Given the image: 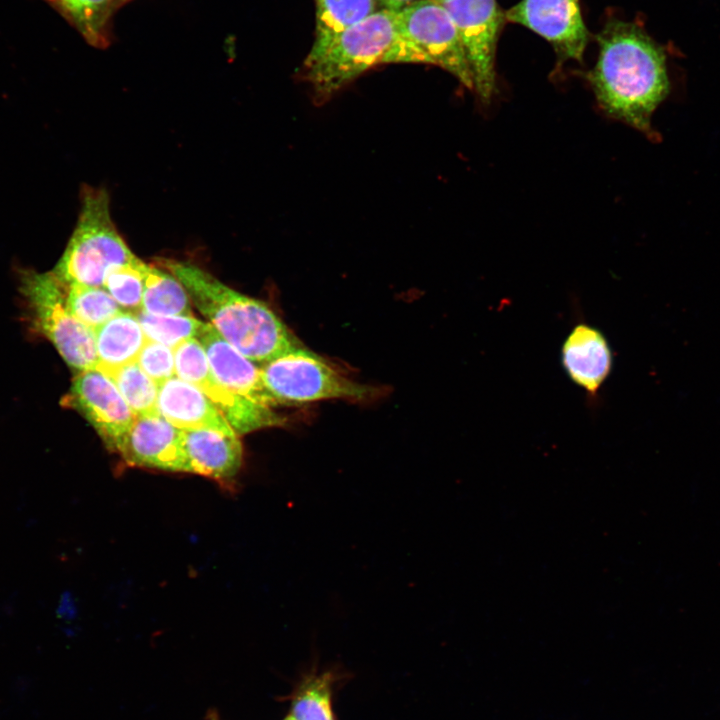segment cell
Instances as JSON below:
<instances>
[{
  "mask_svg": "<svg viewBox=\"0 0 720 720\" xmlns=\"http://www.w3.org/2000/svg\"><path fill=\"white\" fill-rule=\"evenodd\" d=\"M599 55L588 74L608 116L650 133L651 117L669 92L665 54L640 27L614 20L598 34Z\"/></svg>",
  "mask_w": 720,
  "mask_h": 720,
  "instance_id": "obj_1",
  "label": "cell"
},
{
  "mask_svg": "<svg viewBox=\"0 0 720 720\" xmlns=\"http://www.w3.org/2000/svg\"><path fill=\"white\" fill-rule=\"evenodd\" d=\"M186 289L194 306L241 354L261 366L300 345L262 301L243 295L210 273L187 263L159 259Z\"/></svg>",
  "mask_w": 720,
  "mask_h": 720,
  "instance_id": "obj_2",
  "label": "cell"
},
{
  "mask_svg": "<svg viewBox=\"0 0 720 720\" xmlns=\"http://www.w3.org/2000/svg\"><path fill=\"white\" fill-rule=\"evenodd\" d=\"M395 38V11L381 9L327 42L312 45L302 74L316 103L382 63Z\"/></svg>",
  "mask_w": 720,
  "mask_h": 720,
  "instance_id": "obj_3",
  "label": "cell"
},
{
  "mask_svg": "<svg viewBox=\"0 0 720 720\" xmlns=\"http://www.w3.org/2000/svg\"><path fill=\"white\" fill-rule=\"evenodd\" d=\"M135 258L112 221L107 192L83 186L76 226L52 271L66 284L103 287L111 271Z\"/></svg>",
  "mask_w": 720,
  "mask_h": 720,
  "instance_id": "obj_4",
  "label": "cell"
},
{
  "mask_svg": "<svg viewBox=\"0 0 720 720\" xmlns=\"http://www.w3.org/2000/svg\"><path fill=\"white\" fill-rule=\"evenodd\" d=\"M382 63L437 65L473 90L457 28L436 0H417L395 11V38Z\"/></svg>",
  "mask_w": 720,
  "mask_h": 720,
  "instance_id": "obj_5",
  "label": "cell"
},
{
  "mask_svg": "<svg viewBox=\"0 0 720 720\" xmlns=\"http://www.w3.org/2000/svg\"><path fill=\"white\" fill-rule=\"evenodd\" d=\"M19 290L33 330L53 344L70 367L78 371L96 368L94 330L68 310L66 283L52 270L22 269Z\"/></svg>",
  "mask_w": 720,
  "mask_h": 720,
  "instance_id": "obj_6",
  "label": "cell"
},
{
  "mask_svg": "<svg viewBox=\"0 0 720 720\" xmlns=\"http://www.w3.org/2000/svg\"><path fill=\"white\" fill-rule=\"evenodd\" d=\"M263 384L275 405L326 399H368L376 388L353 381L327 360L298 345L260 366Z\"/></svg>",
  "mask_w": 720,
  "mask_h": 720,
  "instance_id": "obj_7",
  "label": "cell"
},
{
  "mask_svg": "<svg viewBox=\"0 0 720 720\" xmlns=\"http://www.w3.org/2000/svg\"><path fill=\"white\" fill-rule=\"evenodd\" d=\"M451 16L473 79V90L488 102L495 90V55L500 30L506 21L496 0H440Z\"/></svg>",
  "mask_w": 720,
  "mask_h": 720,
  "instance_id": "obj_8",
  "label": "cell"
},
{
  "mask_svg": "<svg viewBox=\"0 0 720 720\" xmlns=\"http://www.w3.org/2000/svg\"><path fill=\"white\" fill-rule=\"evenodd\" d=\"M172 350L176 376L198 387L238 435L283 424L284 419L271 407L255 403L223 385L213 374L197 338L183 341Z\"/></svg>",
  "mask_w": 720,
  "mask_h": 720,
  "instance_id": "obj_9",
  "label": "cell"
},
{
  "mask_svg": "<svg viewBox=\"0 0 720 720\" xmlns=\"http://www.w3.org/2000/svg\"><path fill=\"white\" fill-rule=\"evenodd\" d=\"M505 18L546 39L560 63L582 62L589 33L579 0H521L505 12Z\"/></svg>",
  "mask_w": 720,
  "mask_h": 720,
  "instance_id": "obj_10",
  "label": "cell"
},
{
  "mask_svg": "<svg viewBox=\"0 0 720 720\" xmlns=\"http://www.w3.org/2000/svg\"><path fill=\"white\" fill-rule=\"evenodd\" d=\"M62 402L83 415L113 451L136 418L114 383L96 368L79 371Z\"/></svg>",
  "mask_w": 720,
  "mask_h": 720,
  "instance_id": "obj_11",
  "label": "cell"
},
{
  "mask_svg": "<svg viewBox=\"0 0 720 720\" xmlns=\"http://www.w3.org/2000/svg\"><path fill=\"white\" fill-rule=\"evenodd\" d=\"M115 451L130 465L187 472L182 429L160 414L136 416Z\"/></svg>",
  "mask_w": 720,
  "mask_h": 720,
  "instance_id": "obj_12",
  "label": "cell"
},
{
  "mask_svg": "<svg viewBox=\"0 0 720 720\" xmlns=\"http://www.w3.org/2000/svg\"><path fill=\"white\" fill-rule=\"evenodd\" d=\"M561 364L570 380L595 398L613 366L606 336L600 329L578 322L563 341Z\"/></svg>",
  "mask_w": 720,
  "mask_h": 720,
  "instance_id": "obj_13",
  "label": "cell"
},
{
  "mask_svg": "<svg viewBox=\"0 0 720 720\" xmlns=\"http://www.w3.org/2000/svg\"><path fill=\"white\" fill-rule=\"evenodd\" d=\"M197 339L213 374L223 385L255 403L275 406L263 384L259 365L228 343L210 323L204 324Z\"/></svg>",
  "mask_w": 720,
  "mask_h": 720,
  "instance_id": "obj_14",
  "label": "cell"
},
{
  "mask_svg": "<svg viewBox=\"0 0 720 720\" xmlns=\"http://www.w3.org/2000/svg\"><path fill=\"white\" fill-rule=\"evenodd\" d=\"M157 411L179 429H208L238 435L198 387L178 376L159 386Z\"/></svg>",
  "mask_w": 720,
  "mask_h": 720,
  "instance_id": "obj_15",
  "label": "cell"
},
{
  "mask_svg": "<svg viewBox=\"0 0 720 720\" xmlns=\"http://www.w3.org/2000/svg\"><path fill=\"white\" fill-rule=\"evenodd\" d=\"M182 445L187 472L216 480L234 477L243 460L238 435L208 429H182Z\"/></svg>",
  "mask_w": 720,
  "mask_h": 720,
  "instance_id": "obj_16",
  "label": "cell"
},
{
  "mask_svg": "<svg viewBox=\"0 0 720 720\" xmlns=\"http://www.w3.org/2000/svg\"><path fill=\"white\" fill-rule=\"evenodd\" d=\"M97 367H119L137 361L147 337L135 315L120 312L94 329Z\"/></svg>",
  "mask_w": 720,
  "mask_h": 720,
  "instance_id": "obj_17",
  "label": "cell"
},
{
  "mask_svg": "<svg viewBox=\"0 0 720 720\" xmlns=\"http://www.w3.org/2000/svg\"><path fill=\"white\" fill-rule=\"evenodd\" d=\"M93 47L111 43L114 0H45Z\"/></svg>",
  "mask_w": 720,
  "mask_h": 720,
  "instance_id": "obj_18",
  "label": "cell"
},
{
  "mask_svg": "<svg viewBox=\"0 0 720 720\" xmlns=\"http://www.w3.org/2000/svg\"><path fill=\"white\" fill-rule=\"evenodd\" d=\"M141 310L157 315L191 316L189 295L171 273L145 264Z\"/></svg>",
  "mask_w": 720,
  "mask_h": 720,
  "instance_id": "obj_19",
  "label": "cell"
},
{
  "mask_svg": "<svg viewBox=\"0 0 720 720\" xmlns=\"http://www.w3.org/2000/svg\"><path fill=\"white\" fill-rule=\"evenodd\" d=\"M116 386L121 396L135 414H159L157 397L159 386L141 369L136 362L119 367H97Z\"/></svg>",
  "mask_w": 720,
  "mask_h": 720,
  "instance_id": "obj_20",
  "label": "cell"
},
{
  "mask_svg": "<svg viewBox=\"0 0 720 720\" xmlns=\"http://www.w3.org/2000/svg\"><path fill=\"white\" fill-rule=\"evenodd\" d=\"M375 0H315L316 28L312 45L327 42L375 12Z\"/></svg>",
  "mask_w": 720,
  "mask_h": 720,
  "instance_id": "obj_21",
  "label": "cell"
},
{
  "mask_svg": "<svg viewBox=\"0 0 720 720\" xmlns=\"http://www.w3.org/2000/svg\"><path fill=\"white\" fill-rule=\"evenodd\" d=\"M68 310L82 323L96 329L123 310L103 288L83 284H66Z\"/></svg>",
  "mask_w": 720,
  "mask_h": 720,
  "instance_id": "obj_22",
  "label": "cell"
},
{
  "mask_svg": "<svg viewBox=\"0 0 720 720\" xmlns=\"http://www.w3.org/2000/svg\"><path fill=\"white\" fill-rule=\"evenodd\" d=\"M135 315L148 339L171 349L183 341L197 338L205 324L192 315H157L142 310Z\"/></svg>",
  "mask_w": 720,
  "mask_h": 720,
  "instance_id": "obj_23",
  "label": "cell"
},
{
  "mask_svg": "<svg viewBox=\"0 0 720 720\" xmlns=\"http://www.w3.org/2000/svg\"><path fill=\"white\" fill-rule=\"evenodd\" d=\"M331 680L327 673L306 679L296 691L290 716L294 720H334Z\"/></svg>",
  "mask_w": 720,
  "mask_h": 720,
  "instance_id": "obj_24",
  "label": "cell"
},
{
  "mask_svg": "<svg viewBox=\"0 0 720 720\" xmlns=\"http://www.w3.org/2000/svg\"><path fill=\"white\" fill-rule=\"evenodd\" d=\"M145 264L136 257L132 262L117 267L107 275L103 288L120 307L134 312L141 310Z\"/></svg>",
  "mask_w": 720,
  "mask_h": 720,
  "instance_id": "obj_25",
  "label": "cell"
},
{
  "mask_svg": "<svg viewBox=\"0 0 720 720\" xmlns=\"http://www.w3.org/2000/svg\"><path fill=\"white\" fill-rule=\"evenodd\" d=\"M137 363L158 386L176 376L173 350L157 341L147 338Z\"/></svg>",
  "mask_w": 720,
  "mask_h": 720,
  "instance_id": "obj_26",
  "label": "cell"
},
{
  "mask_svg": "<svg viewBox=\"0 0 720 720\" xmlns=\"http://www.w3.org/2000/svg\"><path fill=\"white\" fill-rule=\"evenodd\" d=\"M376 3H378L382 9H387L391 11H399L402 8L406 7L407 5L417 1V0H375Z\"/></svg>",
  "mask_w": 720,
  "mask_h": 720,
  "instance_id": "obj_27",
  "label": "cell"
},
{
  "mask_svg": "<svg viewBox=\"0 0 720 720\" xmlns=\"http://www.w3.org/2000/svg\"><path fill=\"white\" fill-rule=\"evenodd\" d=\"M129 1H131V0H114L115 9L117 10L118 8H120L122 5H124L125 3L129 2Z\"/></svg>",
  "mask_w": 720,
  "mask_h": 720,
  "instance_id": "obj_28",
  "label": "cell"
},
{
  "mask_svg": "<svg viewBox=\"0 0 720 720\" xmlns=\"http://www.w3.org/2000/svg\"><path fill=\"white\" fill-rule=\"evenodd\" d=\"M210 720H219V719L215 715H213L212 717H210Z\"/></svg>",
  "mask_w": 720,
  "mask_h": 720,
  "instance_id": "obj_29",
  "label": "cell"
},
{
  "mask_svg": "<svg viewBox=\"0 0 720 720\" xmlns=\"http://www.w3.org/2000/svg\"><path fill=\"white\" fill-rule=\"evenodd\" d=\"M284 720H294L290 715Z\"/></svg>",
  "mask_w": 720,
  "mask_h": 720,
  "instance_id": "obj_30",
  "label": "cell"
},
{
  "mask_svg": "<svg viewBox=\"0 0 720 720\" xmlns=\"http://www.w3.org/2000/svg\"><path fill=\"white\" fill-rule=\"evenodd\" d=\"M436 1H440V0H436Z\"/></svg>",
  "mask_w": 720,
  "mask_h": 720,
  "instance_id": "obj_31",
  "label": "cell"
}]
</instances>
